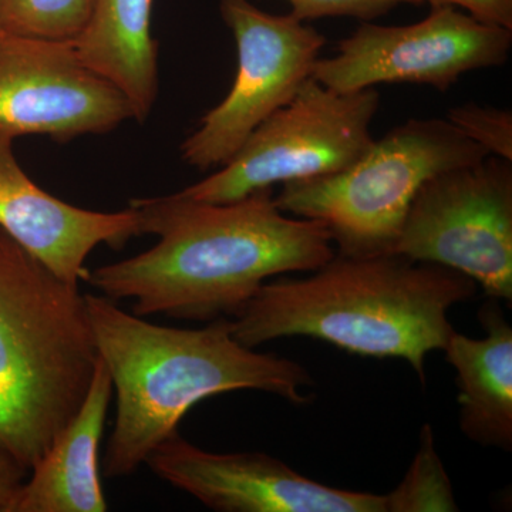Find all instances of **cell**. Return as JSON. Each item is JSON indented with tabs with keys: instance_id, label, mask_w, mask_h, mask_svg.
Instances as JSON below:
<instances>
[{
	"instance_id": "8fae6325",
	"label": "cell",
	"mask_w": 512,
	"mask_h": 512,
	"mask_svg": "<svg viewBox=\"0 0 512 512\" xmlns=\"http://www.w3.org/2000/svg\"><path fill=\"white\" fill-rule=\"evenodd\" d=\"M146 464L218 512H386L384 495L329 487L264 453H212L174 433Z\"/></svg>"
},
{
	"instance_id": "ba28073f",
	"label": "cell",
	"mask_w": 512,
	"mask_h": 512,
	"mask_svg": "<svg viewBox=\"0 0 512 512\" xmlns=\"http://www.w3.org/2000/svg\"><path fill=\"white\" fill-rule=\"evenodd\" d=\"M221 18L237 43L238 69L224 100L181 146L200 170L221 167L266 119L311 79L326 37L291 13L271 15L249 0H221Z\"/></svg>"
},
{
	"instance_id": "277c9868",
	"label": "cell",
	"mask_w": 512,
	"mask_h": 512,
	"mask_svg": "<svg viewBox=\"0 0 512 512\" xmlns=\"http://www.w3.org/2000/svg\"><path fill=\"white\" fill-rule=\"evenodd\" d=\"M86 295L0 228V447L30 471L99 363Z\"/></svg>"
},
{
	"instance_id": "2e32d148",
	"label": "cell",
	"mask_w": 512,
	"mask_h": 512,
	"mask_svg": "<svg viewBox=\"0 0 512 512\" xmlns=\"http://www.w3.org/2000/svg\"><path fill=\"white\" fill-rule=\"evenodd\" d=\"M96 0H0V35L74 42Z\"/></svg>"
},
{
	"instance_id": "7c38bea8",
	"label": "cell",
	"mask_w": 512,
	"mask_h": 512,
	"mask_svg": "<svg viewBox=\"0 0 512 512\" xmlns=\"http://www.w3.org/2000/svg\"><path fill=\"white\" fill-rule=\"evenodd\" d=\"M13 141L0 136V228L50 271L79 285L94 248L121 249L144 235L143 214L133 202L117 212L84 210L42 190L20 167Z\"/></svg>"
},
{
	"instance_id": "ac0fdd59",
	"label": "cell",
	"mask_w": 512,
	"mask_h": 512,
	"mask_svg": "<svg viewBox=\"0 0 512 512\" xmlns=\"http://www.w3.org/2000/svg\"><path fill=\"white\" fill-rule=\"evenodd\" d=\"M447 120L488 156L512 163L511 110L477 103L458 104L448 111Z\"/></svg>"
},
{
	"instance_id": "5b68a950",
	"label": "cell",
	"mask_w": 512,
	"mask_h": 512,
	"mask_svg": "<svg viewBox=\"0 0 512 512\" xmlns=\"http://www.w3.org/2000/svg\"><path fill=\"white\" fill-rule=\"evenodd\" d=\"M487 157L447 119H412L346 170L282 184L275 202L285 214L325 224L340 255L392 254L421 185Z\"/></svg>"
},
{
	"instance_id": "30bf717a",
	"label": "cell",
	"mask_w": 512,
	"mask_h": 512,
	"mask_svg": "<svg viewBox=\"0 0 512 512\" xmlns=\"http://www.w3.org/2000/svg\"><path fill=\"white\" fill-rule=\"evenodd\" d=\"M131 119L127 97L83 63L73 42L0 35V136L66 143Z\"/></svg>"
},
{
	"instance_id": "ffe728a7",
	"label": "cell",
	"mask_w": 512,
	"mask_h": 512,
	"mask_svg": "<svg viewBox=\"0 0 512 512\" xmlns=\"http://www.w3.org/2000/svg\"><path fill=\"white\" fill-rule=\"evenodd\" d=\"M431 8L461 9L471 18L487 25L512 30V0H423Z\"/></svg>"
},
{
	"instance_id": "3957f363",
	"label": "cell",
	"mask_w": 512,
	"mask_h": 512,
	"mask_svg": "<svg viewBox=\"0 0 512 512\" xmlns=\"http://www.w3.org/2000/svg\"><path fill=\"white\" fill-rule=\"evenodd\" d=\"M473 279L406 256L336 252L313 275L265 282L237 318L248 348L282 338L323 340L353 355L406 360L426 383V359L454 332L448 312L476 295Z\"/></svg>"
},
{
	"instance_id": "e0dca14e",
	"label": "cell",
	"mask_w": 512,
	"mask_h": 512,
	"mask_svg": "<svg viewBox=\"0 0 512 512\" xmlns=\"http://www.w3.org/2000/svg\"><path fill=\"white\" fill-rule=\"evenodd\" d=\"M384 497L386 512L458 511L429 424H424L421 430L419 450L406 477L396 490Z\"/></svg>"
},
{
	"instance_id": "8992f818",
	"label": "cell",
	"mask_w": 512,
	"mask_h": 512,
	"mask_svg": "<svg viewBox=\"0 0 512 512\" xmlns=\"http://www.w3.org/2000/svg\"><path fill=\"white\" fill-rule=\"evenodd\" d=\"M379 107L375 87L335 92L311 77L286 106L255 128L220 171L180 194L225 204L275 184L338 174L372 146L370 127Z\"/></svg>"
},
{
	"instance_id": "7a4b0ae2",
	"label": "cell",
	"mask_w": 512,
	"mask_h": 512,
	"mask_svg": "<svg viewBox=\"0 0 512 512\" xmlns=\"http://www.w3.org/2000/svg\"><path fill=\"white\" fill-rule=\"evenodd\" d=\"M97 352L116 390V421L104 457L109 478L131 476L178 431L191 407L237 390L302 406L312 376L298 362L242 345L229 318L201 329L147 322L104 295H86Z\"/></svg>"
},
{
	"instance_id": "52a82bcc",
	"label": "cell",
	"mask_w": 512,
	"mask_h": 512,
	"mask_svg": "<svg viewBox=\"0 0 512 512\" xmlns=\"http://www.w3.org/2000/svg\"><path fill=\"white\" fill-rule=\"evenodd\" d=\"M392 254L454 269L511 303V161L487 157L431 177L414 195Z\"/></svg>"
},
{
	"instance_id": "44dd1931",
	"label": "cell",
	"mask_w": 512,
	"mask_h": 512,
	"mask_svg": "<svg viewBox=\"0 0 512 512\" xmlns=\"http://www.w3.org/2000/svg\"><path fill=\"white\" fill-rule=\"evenodd\" d=\"M29 471L0 447V512H13Z\"/></svg>"
},
{
	"instance_id": "4fadbf2b",
	"label": "cell",
	"mask_w": 512,
	"mask_h": 512,
	"mask_svg": "<svg viewBox=\"0 0 512 512\" xmlns=\"http://www.w3.org/2000/svg\"><path fill=\"white\" fill-rule=\"evenodd\" d=\"M113 383L99 359L76 416L30 468L13 512H106L99 451Z\"/></svg>"
},
{
	"instance_id": "9c48e42d",
	"label": "cell",
	"mask_w": 512,
	"mask_h": 512,
	"mask_svg": "<svg viewBox=\"0 0 512 512\" xmlns=\"http://www.w3.org/2000/svg\"><path fill=\"white\" fill-rule=\"evenodd\" d=\"M511 46L512 30L443 6L412 25L362 22L339 42L338 55L316 60L312 77L342 93L399 83L446 92L464 74L503 66Z\"/></svg>"
},
{
	"instance_id": "9a60e30c",
	"label": "cell",
	"mask_w": 512,
	"mask_h": 512,
	"mask_svg": "<svg viewBox=\"0 0 512 512\" xmlns=\"http://www.w3.org/2000/svg\"><path fill=\"white\" fill-rule=\"evenodd\" d=\"M151 12L153 0H96L86 29L73 42L86 66L119 87L138 123L148 119L158 94Z\"/></svg>"
},
{
	"instance_id": "6da1fadb",
	"label": "cell",
	"mask_w": 512,
	"mask_h": 512,
	"mask_svg": "<svg viewBox=\"0 0 512 512\" xmlns=\"http://www.w3.org/2000/svg\"><path fill=\"white\" fill-rule=\"evenodd\" d=\"M131 202L157 244L86 281L113 301L131 299L138 316L234 319L269 279L316 271L336 254L326 225L279 210L272 188L225 204L180 192Z\"/></svg>"
},
{
	"instance_id": "d6986e66",
	"label": "cell",
	"mask_w": 512,
	"mask_h": 512,
	"mask_svg": "<svg viewBox=\"0 0 512 512\" xmlns=\"http://www.w3.org/2000/svg\"><path fill=\"white\" fill-rule=\"evenodd\" d=\"M296 19L353 18L372 22L402 5H423V0H286Z\"/></svg>"
},
{
	"instance_id": "5bb4252c",
	"label": "cell",
	"mask_w": 512,
	"mask_h": 512,
	"mask_svg": "<svg viewBox=\"0 0 512 512\" xmlns=\"http://www.w3.org/2000/svg\"><path fill=\"white\" fill-rule=\"evenodd\" d=\"M481 339L454 330L444 353L456 370L460 429L484 447L512 450V328L497 299L481 306Z\"/></svg>"
}]
</instances>
